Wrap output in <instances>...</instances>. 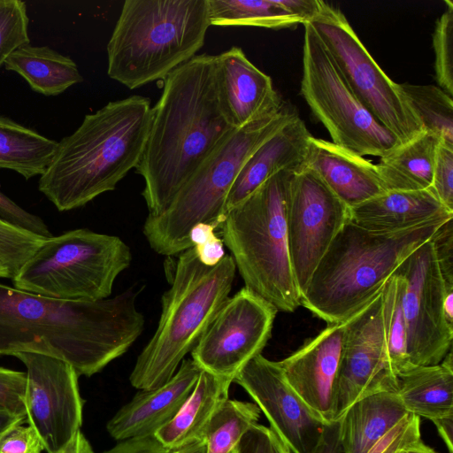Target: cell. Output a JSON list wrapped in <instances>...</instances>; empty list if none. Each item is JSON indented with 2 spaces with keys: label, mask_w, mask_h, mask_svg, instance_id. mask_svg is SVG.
<instances>
[{
  "label": "cell",
  "mask_w": 453,
  "mask_h": 453,
  "mask_svg": "<svg viewBox=\"0 0 453 453\" xmlns=\"http://www.w3.org/2000/svg\"><path fill=\"white\" fill-rule=\"evenodd\" d=\"M403 279L394 273L381 291L387 355L395 377L411 365L407 353V325L403 307Z\"/></svg>",
  "instance_id": "32"
},
{
  "label": "cell",
  "mask_w": 453,
  "mask_h": 453,
  "mask_svg": "<svg viewBox=\"0 0 453 453\" xmlns=\"http://www.w3.org/2000/svg\"><path fill=\"white\" fill-rule=\"evenodd\" d=\"M345 321L328 324L316 337L278 361L287 382L325 424L335 420L338 371Z\"/></svg>",
  "instance_id": "18"
},
{
  "label": "cell",
  "mask_w": 453,
  "mask_h": 453,
  "mask_svg": "<svg viewBox=\"0 0 453 453\" xmlns=\"http://www.w3.org/2000/svg\"><path fill=\"white\" fill-rule=\"evenodd\" d=\"M192 248L199 262L205 266H215L226 256L224 242L217 235L205 243Z\"/></svg>",
  "instance_id": "46"
},
{
  "label": "cell",
  "mask_w": 453,
  "mask_h": 453,
  "mask_svg": "<svg viewBox=\"0 0 453 453\" xmlns=\"http://www.w3.org/2000/svg\"><path fill=\"white\" fill-rule=\"evenodd\" d=\"M404 453H436L433 449L426 446L422 441H416L409 445L404 449Z\"/></svg>",
  "instance_id": "52"
},
{
  "label": "cell",
  "mask_w": 453,
  "mask_h": 453,
  "mask_svg": "<svg viewBox=\"0 0 453 453\" xmlns=\"http://www.w3.org/2000/svg\"><path fill=\"white\" fill-rule=\"evenodd\" d=\"M233 380L202 370L188 400L154 437L165 448L179 450L202 441L214 415L226 403Z\"/></svg>",
  "instance_id": "24"
},
{
  "label": "cell",
  "mask_w": 453,
  "mask_h": 453,
  "mask_svg": "<svg viewBox=\"0 0 453 453\" xmlns=\"http://www.w3.org/2000/svg\"><path fill=\"white\" fill-rule=\"evenodd\" d=\"M285 104L262 119L236 128L180 188L167 208L149 214L143 234L150 248L165 256L192 248L188 234L198 223L219 228L227 194L246 160L295 115Z\"/></svg>",
  "instance_id": "8"
},
{
  "label": "cell",
  "mask_w": 453,
  "mask_h": 453,
  "mask_svg": "<svg viewBox=\"0 0 453 453\" xmlns=\"http://www.w3.org/2000/svg\"><path fill=\"white\" fill-rule=\"evenodd\" d=\"M277 309L247 288L228 297L191 350L203 371L232 379L271 337Z\"/></svg>",
  "instance_id": "12"
},
{
  "label": "cell",
  "mask_w": 453,
  "mask_h": 453,
  "mask_svg": "<svg viewBox=\"0 0 453 453\" xmlns=\"http://www.w3.org/2000/svg\"><path fill=\"white\" fill-rule=\"evenodd\" d=\"M303 25L301 94L332 142L361 157L380 158L402 145L352 93L313 27Z\"/></svg>",
  "instance_id": "10"
},
{
  "label": "cell",
  "mask_w": 453,
  "mask_h": 453,
  "mask_svg": "<svg viewBox=\"0 0 453 453\" xmlns=\"http://www.w3.org/2000/svg\"><path fill=\"white\" fill-rule=\"evenodd\" d=\"M409 414L396 391H381L357 400L339 418L346 453H369Z\"/></svg>",
  "instance_id": "26"
},
{
  "label": "cell",
  "mask_w": 453,
  "mask_h": 453,
  "mask_svg": "<svg viewBox=\"0 0 453 453\" xmlns=\"http://www.w3.org/2000/svg\"><path fill=\"white\" fill-rule=\"evenodd\" d=\"M439 137L422 134L380 157L376 165L386 190H425L432 187Z\"/></svg>",
  "instance_id": "28"
},
{
  "label": "cell",
  "mask_w": 453,
  "mask_h": 453,
  "mask_svg": "<svg viewBox=\"0 0 453 453\" xmlns=\"http://www.w3.org/2000/svg\"><path fill=\"white\" fill-rule=\"evenodd\" d=\"M4 68L20 75L32 90L58 96L83 81L76 63L48 46L25 44L5 60Z\"/></svg>",
  "instance_id": "27"
},
{
  "label": "cell",
  "mask_w": 453,
  "mask_h": 453,
  "mask_svg": "<svg viewBox=\"0 0 453 453\" xmlns=\"http://www.w3.org/2000/svg\"><path fill=\"white\" fill-rule=\"evenodd\" d=\"M58 142L0 115V169L17 172L26 180L41 176L50 163Z\"/></svg>",
  "instance_id": "29"
},
{
  "label": "cell",
  "mask_w": 453,
  "mask_h": 453,
  "mask_svg": "<svg viewBox=\"0 0 453 453\" xmlns=\"http://www.w3.org/2000/svg\"><path fill=\"white\" fill-rule=\"evenodd\" d=\"M163 447L154 436L134 438L122 441L102 453H177Z\"/></svg>",
  "instance_id": "44"
},
{
  "label": "cell",
  "mask_w": 453,
  "mask_h": 453,
  "mask_svg": "<svg viewBox=\"0 0 453 453\" xmlns=\"http://www.w3.org/2000/svg\"><path fill=\"white\" fill-rule=\"evenodd\" d=\"M211 26L207 0H126L107 44V74L134 89L194 58Z\"/></svg>",
  "instance_id": "5"
},
{
  "label": "cell",
  "mask_w": 453,
  "mask_h": 453,
  "mask_svg": "<svg viewBox=\"0 0 453 453\" xmlns=\"http://www.w3.org/2000/svg\"><path fill=\"white\" fill-rule=\"evenodd\" d=\"M218 95L215 56L196 55L164 79L135 167L149 214L165 211L204 161L235 130Z\"/></svg>",
  "instance_id": "2"
},
{
  "label": "cell",
  "mask_w": 453,
  "mask_h": 453,
  "mask_svg": "<svg viewBox=\"0 0 453 453\" xmlns=\"http://www.w3.org/2000/svg\"><path fill=\"white\" fill-rule=\"evenodd\" d=\"M27 373L0 367V407L26 416Z\"/></svg>",
  "instance_id": "37"
},
{
  "label": "cell",
  "mask_w": 453,
  "mask_h": 453,
  "mask_svg": "<svg viewBox=\"0 0 453 453\" xmlns=\"http://www.w3.org/2000/svg\"><path fill=\"white\" fill-rule=\"evenodd\" d=\"M0 219L34 234L50 238L52 236L44 221L19 206L0 191Z\"/></svg>",
  "instance_id": "41"
},
{
  "label": "cell",
  "mask_w": 453,
  "mask_h": 453,
  "mask_svg": "<svg viewBox=\"0 0 453 453\" xmlns=\"http://www.w3.org/2000/svg\"><path fill=\"white\" fill-rule=\"evenodd\" d=\"M235 453H290L270 427L255 424L241 437Z\"/></svg>",
  "instance_id": "39"
},
{
  "label": "cell",
  "mask_w": 453,
  "mask_h": 453,
  "mask_svg": "<svg viewBox=\"0 0 453 453\" xmlns=\"http://www.w3.org/2000/svg\"><path fill=\"white\" fill-rule=\"evenodd\" d=\"M27 368V423L48 453L64 447L81 430L82 400L78 373L67 362L43 354L14 355Z\"/></svg>",
  "instance_id": "15"
},
{
  "label": "cell",
  "mask_w": 453,
  "mask_h": 453,
  "mask_svg": "<svg viewBox=\"0 0 453 453\" xmlns=\"http://www.w3.org/2000/svg\"><path fill=\"white\" fill-rule=\"evenodd\" d=\"M445 4L433 34L434 71L438 87L453 97V3L447 0Z\"/></svg>",
  "instance_id": "34"
},
{
  "label": "cell",
  "mask_w": 453,
  "mask_h": 453,
  "mask_svg": "<svg viewBox=\"0 0 453 453\" xmlns=\"http://www.w3.org/2000/svg\"><path fill=\"white\" fill-rule=\"evenodd\" d=\"M211 26L280 29L303 24L278 0H207Z\"/></svg>",
  "instance_id": "30"
},
{
  "label": "cell",
  "mask_w": 453,
  "mask_h": 453,
  "mask_svg": "<svg viewBox=\"0 0 453 453\" xmlns=\"http://www.w3.org/2000/svg\"><path fill=\"white\" fill-rule=\"evenodd\" d=\"M311 453H346L341 439L339 419L325 424L321 436Z\"/></svg>",
  "instance_id": "45"
},
{
  "label": "cell",
  "mask_w": 453,
  "mask_h": 453,
  "mask_svg": "<svg viewBox=\"0 0 453 453\" xmlns=\"http://www.w3.org/2000/svg\"><path fill=\"white\" fill-rule=\"evenodd\" d=\"M431 188L440 202L453 211V148L441 142L436 152Z\"/></svg>",
  "instance_id": "38"
},
{
  "label": "cell",
  "mask_w": 453,
  "mask_h": 453,
  "mask_svg": "<svg viewBox=\"0 0 453 453\" xmlns=\"http://www.w3.org/2000/svg\"><path fill=\"white\" fill-rule=\"evenodd\" d=\"M234 381L253 399L290 453H311L325 423L287 382L278 361L259 354L246 364Z\"/></svg>",
  "instance_id": "17"
},
{
  "label": "cell",
  "mask_w": 453,
  "mask_h": 453,
  "mask_svg": "<svg viewBox=\"0 0 453 453\" xmlns=\"http://www.w3.org/2000/svg\"><path fill=\"white\" fill-rule=\"evenodd\" d=\"M132 261L118 236L74 229L46 238L12 279L16 288L65 301L110 297Z\"/></svg>",
  "instance_id": "9"
},
{
  "label": "cell",
  "mask_w": 453,
  "mask_h": 453,
  "mask_svg": "<svg viewBox=\"0 0 453 453\" xmlns=\"http://www.w3.org/2000/svg\"><path fill=\"white\" fill-rule=\"evenodd\" d=\"M420 440V418L409 414L382 438L369 453H396Z\"/></svg>",
  "instance_id": "40"
},
{
  "label": "cell",
  "mask_w": 453,
  "mask_h": 453,
  "mask_svg": "<svg viewBox=\"0 0 453 453\" xmlns=\"http://www.w3.org/2000/svg\"><path fill=\"white\" fill-rule=\"evenodd\" d=\"M349 221V208L311 168L292 176L287 237L293 273L302 295L332 242Z\"/></svg>",
  "instance_id": "13"
},
{
  "label": "cell",
  "mask_w": 453,
  "mask_h": 453,
  "mask_svg": "<svg viewBox=\"0 0 453 453\" xmlns=\"http://www.w3.org/2000/svg\"><path fill=\"white\" fill-rule=\"evenodd\" d=\"M202 369L184 358L173 376L153 388L141 389L107 423L116 441L154 436L178 413L192 393Z\"/></svg>",
  "instance_id": "20"
},
{
  "label": "cell",
  "mask_w": 453,
  "mask_h": 453,
  "mask_svg": "<svg viewBox=\"0 0 453 453\" xmlns=\"http://www.w3.org/2000/svg\"><path fill=\"white\" fill-rule=\"evenodd\" d=\"M133 288L97 301L50 298L0 283V356L39 353L92 376L142 334L145 319Z\"/></svg>",
  "instance_id": "1"
},
{
  "label": "cell",
  "mask_w": 453,
  "mask_h": 453,
  "mask_svg": "<svg viewBox=\"0 0 453 453\" xmlns=\"http://www.w3.org/2000/svg\"><path fill=\"white\" fill-rule=\"evenodd\" d=\"M235 273L231 256L205 266L193 248L180 254L171 287L162 296L157 329L130 374L133 387L153 388L173 376L229 297Z\"/></svg>",
  "instance_id": "6"
},
{
  "label": "cell",
  "mask_w": 453,
  "mask_h": 453,
  "mask_svg": "<svg viewBox=\"0 0 453 453\" xmlns=\"http://www.w3.org/2000/svg\"><path fill=\"white\" fill-rule=\"evenodd\" d=\"M439 268L445 290H453V228L452 219L444 223L433 237Z\"/></svg>",
  "instance_id": "42"
},
{
  "label": "cell",
  "mask_w": 453,
  "mask_h": 453,
  "mask_svg": "<svg viewBox=\"0 0 453 453\" xmlns=\"http://www.w3.org/2000/svg\"><path fill=\"white\" fill-rule=\"evenodd\" d=\"M381 291L345 321L335 420L365 396L381 391H396V377L387 355Z\"/></svg>",
  "instance_id": "16"
},
{
  "label": "cell",
  "mask_w": 453,
  "mask_h": 453,
  "mask_svg": "<svg viewBox=\"0 0 453 453\" xmlns=\"http://www.w3.org/2000/svg\"><path fill=\"white\" fill-rule=\"evenodd\" d=\"M215 226L209 223H198L189 231L188 238L192 247L201 245L214 237Z\"/></svg>",
  "instance_id": "48"
},
{
  "label": "cell",
  "mask_w": 453,
  "mask_h": 453,
  "mask_svg": "<svg viewBox=\"0 0 453 453\" xmlns=\"http://www.w3.org/2000/svg\"><path fill=\"white\" fill-rule=\"evenodd\" d=\"M439 435L444 441L449 453L453 452V416L441 418L434 420Z\"/></svg>",
  "instance_id": "50"
},
{
  "label": "cell",
  "mask_w": 453,
  "mask_h": 453,
  "mask_svg": "<svg viewBox=\"0 0 453 453\" xmlns=\"http://www.w3.org/2000/svg\"><path fill=\"white\" fill-rule=\"evenodd\" d=\"M447 221L389 234L347 222L314 270L301 295V305L327 324L346 321Z\"/></svg>",
  "instance_id": "4"
},
{
  "label": "cell",
  "mask_w": 453,
  "mask_h": 453,
  "mask_svg": "<svg viewBox=\"0 0 453 453\" xmlns=\"http://www.w3.org/2000/svg\"><path fill=\"white\" fill-rule=\"evenodd\" d=\"M148 97L134 95L87 114L58 142L38 188L59 211L81 207L115 189L137 166L151 123Z\"/></svg>",
  "instance_id": "3"
},
{
  "label": "cell",
  "mask_w": 453,
  "mask_h": 453,
  "mask_svg": "<svg viewBox=\"0 0 453 453\" xmlns=\"http://www.w3.org/2000/svg\"><path fill=\"white\" fill-rule=\"evenodd\" d=\"M404 280L403 307L411 365H433L451 350L453 326L445 318V284L433 240L417 248L395 272Z\"/></svg>",
  "instance_id": "14"
},
{
  "label": "cell",
  "mask_w": 453,
  "mask_h": 453,
  "mask_svg": "<svg viewBox=\"0 0 453 453\" xmlns=\"http://www.w3.org/2000/svg\"><path fill=\"white\" fill-rule=\"evenodd\" d=\"M55 453H95L89 441L81 432L77 431L73 438Z\"/></svg>",
  "instance_id": "49"
},
{
  "label": "cell",
  "mask_w": 453,
  "mask_h": 453,
  "mask_svg": "<svg viewBox=\"0 0 453 453\" xmlns=\"http://www.w3.org/2000/svg\"><path fill=\"white\" fill-rule=\"evenodd\" d=\"M45 239L0 219V256L13 277Z\"/></svg>",
  "instance_id": "36"
},
{
  "label": "cell",
  "mask_w": 453,
  "mask_h": 453,
  "mask_svg": "<svg viewBox=\"0 0 453 453\" xmlns=\"http://www.w3.org/2000/svg\"><path fill=\"white\" fill-rule=\"evenodd\" d=\"M400 86L424 130L453 148V97L434 85Z\"/></svg>",
  "instance_id": "31"
},
{
  "label": "cell",
  "mask_w": 453,
  "mask_h": 453,
  "mask_svg": "<svg viewBox=\"0 0 453 453\" xmlns=\"http://www.w3.org/2000/svg\"><path fill=\"white\" fill-rule=\"evenodd\" d=\"M453 219L432 188L388 190L349 208V221L365 230L389 234Z\"/></svg>",
  "instance_id": "23"
},
{
  "label": "cell",
  "mask_w": 453,
  "mask_h": 453,
  "mask_svg": "<svg viewBox=\"0 0 453 453\" xmlns=\"http://www.w3.org/2000/svg\"><path fill=\"white\" fill-rule=\"evenodd\" d=\"M396 393L408 411L434 422L453 416L451 350L433 365H411L396 375Z\"/></svg>",
  "instance_id": "25"
},
{
  "label": "cell",
  "mask_w": 453,
  "mask_h": 453,
  "mask_svg": "<svg viewBox=\"0 0 453 453\" xmlns=\"http://www.w3.org/2000/svg\"><path fill=\"white\" fill-rule=\"evenodd\" d=\"M311 136L296 114L265 142L239 171L226 199L224 219L229 211L274 174L303 168Z\"/></svg>",
  "instance_id": "21"
},
{
  "label": "cell",
  "mask_w": 453,
  "mask_h": 453,
  "mask_svg": "<svg viewBox=\"0 0 453 453\" xmlns=\"http://www.w3.org/2000/svg\"><path fill=\"white\" fill-rule=\"evenodd\" d=\"M259 417L260 410L255 403L227 399L204 432L205 453H229Z\"/></svg>",
  "instance_id": "33"
},
{
  "label": "cell",
  "mask_w": 453,
  "mask_h": 453,
  "mask_svg": "<svg viewBox=\"0 0 453 453\" xmlns=\"http://www.w3.org/2000/svg\"><path fill=\"white\" fill-rule=\"evenodd\" d=\"M215 76L220 104L234 128L270 116L284 104L272 79L240 47L215 56Z\"/></svg>",
  "instance_id": "19"
},
{
  "label": "cell",
  "mask_w": 453,
  "mask_h": 453,
  "mask_svg": "<svg viewBox=\"0 0 453 453\" xmlns=\"http://www.w3.org/2000/svg\"><path fill=\"white\" fill-rule=\"evenodd\" d=\"M235 448V447H234ZM229 453H235L234 449H233Z\"/></svg>",
  "instance_id": "56"
},
{
  "label": "cell",
  "mask_w": 453,
  "mask_h": 453,
  "mask_svg": "<svg viewBox=\"0 0 453 453\" xmlns=\"http://www.w3.org/2000/svg\"><path fill=\"white\" fill-rule=\"evenodd\" d=\"M278 2L289 13L306 23L318 13L321 0H278Z\"/></svg>",
  "instance_id": "47"
},
{
  "label": "cell",
  "mask_w": 453,
  "mask_h": 453,
  "mask_svg": "<svg viewBox=\"0 0 453 453\" xmlns=\"http://www.w3.org/2000/svg\"><path fill=\"white\" fill-rule=\"evenodd\" d=\"M304 166L349 207L386 192L376 165L332 142L311 137Z\"/></svg>",
  "instance_id": "22"
},
{
  "label": "cell",
  "mask_w": 453,
  "mask_h": 453,
  "mask_svg": "<svg viewBox=\"0 0 453 453\" xmlns=\"http://www.w3.org/2000/svg\"><path fill=\"white\" fill-rule=\"evenodd\" d=\"M27 423V417L14 414L0 407V439L12 427Z\"/></svg>",
  "instance_id": "51"
},
{
  "label": "cell",
  "mask_w": 453,
  "mask_h": 453,
  "mask_svg": "<svg viewBox=\"0 0 453 453\" xmlns=\"http://www.w3.org/2000/svg\"><path fill=\"white\" fill-rule=\"evenodd\" d=\"M0 278H9V279L13 278V275H12L10 268L4 263V261L3 260L1 256H0Z\"/></svg>",
  "instance_id": "54"
},
{
  "label": "cell",
  "mask_w": 453,
  "mask_h": 453,
  "mask_svg": "<svg viewBox=\"0 0 453 453\" xmlns=\"http://www.w3.org/2000/svg\"><path fill=\"white\" fill-rule=\"evenodd\" d=\"M294 173L284 170L272 176L229 211L219 226L245 288L285 312L301 305L287 237Z\"/></svg>",
  "instance_id": "7"
},
{
  "label": "cell",
  "mask_w": 453,
  "mask_h": 453,
  "mask_svg": "<svg viewBox=\"0 0 453 453\" xmlns=\"http://www.w3.org/2000/svg\"><path fill=\"white\" fill-rule=\"evenodd\" d=\"M407 447H408V446H407ZM407 447H405V448H407ZM405 448H403V449H400V450H399V451H397L396 453H404V449H405Z\"/></svg>",
  "instance_id": "55"
},
{
  "label": "cell",
  "mask_w": 453,
  "mask_h": 453,
  "mask_svg": "<svg viewBox=\"0 0 453 453\" xmlns=\"http://www.w3.org/2000/svg\"><path fill=\"white\" fill-rule=\"evenodd\" d=\"M22 425L12 427L2 436L0 453H42L44 447L35 428Z\"/></svg>",
  "instance_id": "43"
},
{
  "label": "cell",
  "mask_w": 453,
  "mask_h": 453,
  "mask_svg": "<svg viewBox=\"0 0 453 453\" xmlns=\"http://www.w3.org/2000/svg\"><path fill=\"white\" fill-rule=\"evenodd\" d=\"M205 441L202 440L179 449L177 453H205Z\"/></svg>",
  "instance_id": "53"
},
{
  "label": "cell",
  "mask_w": 453,
  "mask_h": 453,
  "mask_svg": "<svg viewBox=\"0 0 453 453\" xmlns=\"http://www.w3.org/2000/svg\"><path fill=\"white\" fill-rule=\"evenodd\" d=\"M309 23L355 96L402 144L425 131L400 84L378 65L339 9L321 1Z\"/></svg>",
  "instance_id": "11"
},
{
  "label": "cell",
  "mask_w": 453,
  "mask_h": 453,
  "mask_svg": "<svg viewBox=\"0 0 453 453\" xmlns=\"http://www.w3.org/2000/svg\"><path fill=\"white\" fill-rule=\"evenodd\" d=\"M27 4L20 0H0V67L18 48L30 42Z\"/></svg>",
  "instance_id": "35"
}]
</instances>
